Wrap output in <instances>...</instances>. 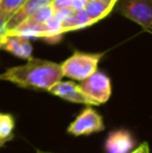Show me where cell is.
Here are the masks:
<instances>
[{
    "mask_svg": "<svg viewBox=\"0 0 152 153\" xmlns=\"http://www.w3.org/2000/svg\"><path fill=\"white\" fill-rule=\"evenodd\" d=\"M78 85L81 92L96 105L108 102L112 96V82L110 77L100 71L96 70L93 74L81 80Z\"/></svg>",
    "mask_w": 152,
    "mask_h": 153,
    "instance_id": "obj_3",
    "label": "cell"
},
{
    "mask_svg": "<svg viewBox=\"0 0 152 153\" xmlns=\"http://www.w3.org/2000/svg\"><path fill=\"white\" fill-rule=\"evenodd\" d=\"M103 118L94 108L87 106L81 111V113L76 117L68 127V132L73 135H87L91 133L100 132L104 130Z\"/></svg>",
    "mask_w": 152,
    "mask_h": 153,
    "instance_id": "obj_5",
    "label": "cell"
},
{
    "mask_svg": "<svg viewBox=\"0 0 152 153\" xmlns=\"http://www.w3.org/2000/svg\"><path fill=\"white\" fill-rule=\"evenodd\" d=\"M120 12L144 30L151 32L152 0H123L120 5Z\"/></svg>",
    "mask_w": 152,
    "mask_h": 153,
    "instance_id": "obj_4",
    "label": "cell"
},
{
    "mask_svg": "<svg viewBox=\"0 0 152 153\" xmlns=\"http://www.w3.org/2000/svg\"><path fill=\"white\" fill-rule=\"evenodd\" d=\"M101 1L108 2V3H112V4H116V3H117L118 0H101Z\"/></svg>",
    "mask_w": 152,
    "mask_h": 153,
    "instance_id": "obj_17",
    "label": "cell"
},
{
    "mask_svg": "<svg viewBox=\"0 0 152 153\" xmlns=\"http://www.w3.org/2000/svg\"><path fill=\"white\" fill-rule=\"evenodd\" d=\"M87 0H72L71 2V10H83Z\"/></svg>",
    "mask_w": 152,
    "mask_h": 153,
    "instance_id": "obj_15",
    "label": "cell"
},
{
    "mask_svg": "<svg viewBox=\"0 0 152 153\" xmlns=\"http://www.w3.org/2000/svg\"><path fill=\"white\" fill-rule=\"evenodd\" d=\"M115 4L108 3L101 0H87L83 10L95 24L101 19L105 18L113 10Z\"/></svg>",
    "mask_w": 152,
    "mask_h": 153,
    "instance_id": "obj_10",
    "label": "cell"
},
{
    "mask_svg": "<svg viewBox=\"0 0 152 153\" xmlns=\"http://www.w3.org/2000/svg\"><path fill=\"white\" fill-rule=\"evenodd\" d=\"M130 153H149V147L147 143H143L142 145H140L136 150L131 151Z\"/></svg>",
    "mask_w": 152,
    "mask_h": 153,
    "instance_id": "obj_16",
    "label": "cell"
},
{
    "mask_svg": "<svg viewBox=\"0 0 152 153\" xmlns=\"http://www.w3.org/2000/svg\"><path fill=\"white\" fill-rule=\"evenodd\" d=\"M51 1H52V0H51Z\"/></svg>",
    "mask_w": 152,
    "mask_h": 153,
    "instance_id": "obj_19",
    "label": "cell"
},
{
    "mask_svg": "<svg viewBox=\"0 0 152 153\" xmlns=\"http://www.w3.org/2000/svg\"><path fill=\"white\" fill-rule=\"evenodd\" d=\"M0 49L12 53L22 59H29L33 54V46L28 38L15 34H4L0 40Z\"/></svg>",
    "mask_w": 152,
    "mask_h": 153,
    "instance_id": "obj_7",
    "label": "cell"
},
{
    "mask_svg": "<svg viewBox=\"0 0 152 153\" xmlns=\"http://www.w3.org/2000/svg\"><path fill=\"white\" fill-rule=\"evenodd\" d=\"M49 93L73 103H80L85 105H96L90 98H87L81 90L79 85L73 81H57L48 90Z\"/></svg>",
    "mask_w": 152,
    "mask_h": 153,
    "instance_id": "obj_6",
    "label": "cell"
},
{
    "mask_svg": "<svg viewBox=\"0 0 152 153\" xmlns=\"http://www.w3.org/2000/svg\"><path fill=\"white\" fill-rule=\"evenodd\" d=\"M37 153H46V152H42V151H37Z\"/></svg>",
    "mask_w": 152,
    "mask_h": 153,
    "instance_id": "obj_18",
    "label": "cell"
},
{
    "mask_svg": "<svg viewBox=\"0 0 152 153\" xmlns=\"http://www.w3.org/2000/svg\"><path fill=\"white\" fill-rule=\"evenodd\" d=\"M50 2L51 0H26L7 20L5 25L6 31L14 29L20 23L26 20L28 17H30L33 13L37 12L39 8L43 7L44 5H47Z\"/></svg>",
    "mask_w": 152,
    "mask_h": 153,
    "instance_id": "obj_9",
    "label": "cell"
},
{
    "mask_svg": "<svg viewBox=\"0 0 152 153\" xmlns=\"http://www.w3.org/2000/svg\"><path fill=\"white\" fill-rule=\"evenodd\" d=\"M134 145V140L129 131L120 129L108 134L105 141V151L106 153H130Z\"/></svg>",
    "mask_w": 152,
    "mask_h": 153,
    "instance_id": "obj_8",
    "label": "cell"
},
{
    "mask_svg": "<svg viewBox=\"0 0 152 153\" xmlns=\"http://www.w3.org/2000/svg\"><path fill=\"white\" fill-rule=\"evenodd\" d=\"M15 120L10 114H0V147L14 137Z\"/></svg>",
    "mask_w": 152,
    "mask_h": 153,
    "instance_id": "obj_11",
    "label": "cell"
},
{
    "mask_svg": "<svg viewBox=\"0 0 152 153\" xmlns=\"http://www.w3.org/2000/svg\"><path fill=\"white\" fill-rule=\"evenodd\" d=\"M26 0H0V12L8 19Z\"/></svg>",
    "mask_w": 152,
    "mask_h": 153,
    "instance_id": "obj_12",
    "label": "cell"
},
{
    "mask_svg": "<svg viewBox=\"0 0 152 153\" xmlns=\"http://www.w3.org/2000/svg\"><path fill=\"white\" fill-rule=\"evenodd\" d=\"M63 77L59 64L30 57L26 64L5 70L0 74V80L10 81L24 89L48 91Z\"/></svg>",
    "mask_w": 152,
    "mask_h": 153,
    "instance_id": "obj_1",
    "label": "cell"
},
{
    "mask_svg": "<svg viewBox=\"0 0 152 153\" xmlns=\"http://www.w3.org/2000/svg\"><path fill=\"white\" fill-rule=\"evenodd\" d=\"M8 18L3 15L1 12H0V40L4 36V34L6 33V29H5V25L6 22H7Z\"/></svg>",
    "mask_w": 152,
    "mask_h": 153,
    "instance_id": "obj_14",
    "label": "cell"
},
{
    "mask_svg": "<svg viewBox=\"0 0 152 153\" xmlns=\"http://www.w3.org/2000/svg\"><path fill=\"white\" fill-rule=\"evenodd\" d=\"M72 0H52L51 5L54 8V10H62V8H70L71 7Z\"/></svg>",
    "mask_w": 152,
    "mask_h": 153,
    "instance_id": "obj_13",
    "label": "cell"
},
{
    "mask_svg": "<svg viewBox=\"0 0 152 153\" xmlns=\"http://www.w3.org/2000/svg\"><path fill=\"white\" fill-rule=\"evenodd\" d=\"M103 53H87L75 51L63 64H61L63 76L74 80H83L93 74L98 68Z\"/></svg>",
    "mask_w": 152,
    "mask_h": 153,
    "instance_id": "obj_2",
    "label": "cell"
}]
</instances>
